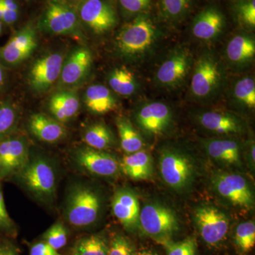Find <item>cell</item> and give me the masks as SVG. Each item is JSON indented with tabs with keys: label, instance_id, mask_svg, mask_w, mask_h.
Instances as JSON below:
<instances>
[{
	"label": "cell",
	"instance_id": "6da1fadb",
	"mask_svg": "<svg viewBox=\"0 0 255 255\" xmlns=\"http://www.w3.org/2000/svg\"><path fill=\"white\" fill-rule=\"evenodd\" d=\"M159 31L150 15L142 12L127 23L116 37V48L128 59H139L155 44Z\"/></svg>",
	"mask_w": 255,
	"mask_h": 255
},
{
	"label": "cell",
	"instance_id": "7a4b0ae2",
	"mask_svg": "<svg viewBox=\"0 0 255 255\" xmlns=\"http://www.w3.org/2000/svg\"><path fill=\"white\" fill-rule=\"evenodd\" d=\"M14 177L36 199L45 203L53 201L56 190V175L47 159L36 157L29 160Z\"/></svg>",
	"mask_w": 255,
	"mask_h": 255
},
{
	"label": "cell",
	"instance_id": "3957f363",
	"mask_svg": "<svg viewBox=\"0 0 255 255\" xmlns=\"http://www.w3.org/2000/svg\"><path fill=\"white\" fill-rule=\"evenodd\" d=\"M44 33L81 37V24L78 11L65 0H48L38 23Z\"/></svg>",
	"mask_w": 255,
	"mask_h": 255
},
{
	"label": "cell",
	"instance_id": "277c9868",
	"mask_svg": "<svg viewBox=\"0 0 255 255\" xmlns=\"http://www.w3.org/2000/svg\"><path fill=\"white\" fill-rule=\"evenodd\" d=\"M100 197L86 186H75L67 198L65 216L74 228H84L97 221L101 211Z\"/></svg>",
	"mask_w": 255,
	"mask_h": 255
},
{
	"label": "cell",
	"instance_id": "5b68a950",
	"mask_svg": "<svg viewBox=\"0 0 255 255\" xmlns=\"http://www.w3.org/2000/svg\"><path fill=\"white\" fill-rule=\"evenodd\" d=\"M223 73L219 60L214 55H201L194 69L191 81V92L199 100L214 97L222 87Z\"/></svg>",
	"mask_w": 255,
	"mask_h": 255
},
{
	"label": "cell",
	"instance_id": "8992f818",
	"mask_svg": "<svg viewBox=\"0 0 255 255\" xmlns=\"http://www.w3.org/2000/svg\"><path fill=\"white\" fill-rule=\"evenodd\" d=\"M139 224L146 235L161 244L169 241L179 227L173 211L159 204L144 206L140 212Z\"/></svg>",
	"mask_w": 255,
	"mask_h": 255
},
{
	"label": "cell",
	"instance_id": "52a82bcc",
	"mask_svg": "<svg viewBox=\"0 0 255 255\" xmlns=\"http://www.w3.org/2000/svg\"><path fill=\"white\" fill-rule=\"evenodd\" d=\"M79 18L96 34H103L115 27L117 12L108 0H82L78 9Z\"/></svg>",
	"mask_w": 255,
	"mask_h": 255
},
{
	"label": "cell",
	"instance_id": "ba28073f",
	"mask_svg": "<svg viewBox=\"0 0 255 255\" xmlns=\"http://www.w3.org/2000/svg\"><path fill=\"white\" fill-rule=\"evenodd\" d=\"M27 140L14 133L0 140V182L14 177L28 161Z\"/></svg>",
	"mask_w": 255,
	"mask_h": 255
},
{
	"label": "cell",
	"instance_id": "9c48e42d",
	"mask_svg": "<svg viewBox=\"0 0 255 255\" xmlns=\"http://www.w3.org/2000/svg\"><path fill=\"white\" fill-rule=\"evenodd\" d=\"M191 62L192 58L188 50H174L159 65L155 74L156 82L164 88L173 89L180 86L189 73Z\"/></svg>",
	"mask_w": 255,
	"mask_h": 255
},
{
	"label": "cell",
	"instance_id": "30bf717a",
	"mask_svg": "<svg viewBox=\"0 0 255 255\" xmlns=\"http://www.w3.org/2000/svg\"><path fill=\"white\" fill-rule=\"evenodd\" d=\"M36 47V29L31 23H28L0 48V62L11 66L18 65L27 59Z\"/></svg>",
	"mask_w": 255,
	"mask_h": 255
},
{
	"label": "cell",
	"instance_id": "8fae6325",
	"mask_svg": "<svg viewBox=\"0 0 255 255\" xmlns=\"http://www.w3.org/2000/svg\"><path fill=\"white\" fill-rule=\"evenodd\" d=\"M194 217L201 238L207 244L215 246L226 238L229 221L219 209L211 206H201L196 210Z\"/></svg>",
	"mask_w": 255,
	"mask_h": 255
},
{
	"label": "cell",
	"instance_id": "7c38bea8",
	"mask_svg": "<svg viewBox=\"0 0 255 255\" xmlns=\"http://www.w3.org/2000/svg\"><path fill=\"white\" fill-rule=\"evenodd\" d=\"M92 64V55L88 48L80 47L73 50L64 60L58 79L60 90H69L81 84L90 73Z\"/></svg>",
	"mask_w": 255,
	"mask_h": 255
},
{
	"label": "cell",
	"instance_id": "4fadbf2b",
	"mask_svg": "<svg viewBox=\"0 0 255 255\" xmlns=\"http://www.w3.org/2000/svg\"><path fill=\"white\" fill-rule=\"evenodd\" d=\"M159 169L164 182L173 189L185 187L193 175V166L185 155L166 150L160 156Z\"/></svg>",
	"mask_w": 255,
	"mask_h": 255
},
{
	"label": "cell",
	"instance_id": "5bb4252c",
	"mask_svg": "<svg viewBox=\"0 0 255 255\" xmlns=\"http://www.w3.org/2000/svg\"><path fill=\"white\" fill-rule=\"evenodd\" d=\"M64 60L63 55L53 53L36 60L28 74V81L33 90L38 93L48 91L59 79Z\"/></svg>",
	"mask_w": 255,
	"mask_h": 255
},
{
	"label": "cell",
	"instance_id": "9a60e30c",
	"mask_svg": "<svg viewBox=\"0 0 255 255\" xmlns=\"http://www.w3.org/2000/svg\"><path fill=\"white\" fill-rule=\"evenodd\" d=\"M135 118L137 126L146 133L160 135L172 123V112L164 102H148L138 109Z\"/></svg>",
	"mask_w": 255,
	"mask_h": 255
},
{
	"label": "cell",
	"instance_id": "2e32d148",
	"mask_svg": "<svg viewBox=\"0 0 255 255\" xmlns=\"http://www.w3.org/2000/svg\"><path fill=\"white\" fill-rule=\"evenodd\" d=\"M215 187L220 195L233 205L242 208H251L254 204V196L244 177L236 174H223L216 178Z\"/></svg>",
	"mask_w": 255,
	"mask_h": 255
},
{
	"label": "cell",
	"instance_id": "e0dca14e",
	"mask_svg": "<svg viewBox=\"0 0 255 255\" xmlns=\"http://www.w3.org/2000/svg\"><path fill=\"white\" fill-rule=\"evenodd\" d=\"M75 160L84 170L100 177H112L119 170V163L114 156L91 147L79 149Z\"/></svg>",
	"mask_w": 255,
	"mask_h": 255
},
{
	"label": "cell",
	"instance_id": "ac0fdd59",
	"mask_svg": "<svg viewBox=\"0 0 255 255\" xmlns=\"http://www.w3.org/2000/svg\"><path fill=\"white\" fill-rule=\"evenodd\" d=\"M114 216L128 231H133L138 226L140 204L137 196L128 189L117 191L112 201Z\"/></svg>",
	"mask_w": 255,
	"mask_h": 255
},
{
	"label": "cell",
	"instance_id": "d6986e66",
	"mask_svg": "<svg viewBox=\"0 0 255 255\" xmlns=\"http://www.w3.org/2000/svg\"><path fill=\"white\" fill-rule=\"evenodd\" d=\"M226 26L223 13L215 7H208L196 16L193 21V35L201 41H212L221 34Z\"/></svg>",
	"mask_w": 255,
	"mask_h": 255
},
{
	"label": "cell",
	"instance_id": "ffe728a7",
	"mask_svg": "<svg viewBox=\"0 0 255 255\" xmlns=\"http://www.w3.org/2000/svg\"><path fill=\"white\" fill-rule=\"evenodd\" d=\"M28 128L31 133L41 141L55 143L66 136L67 130L56 119L44 114H33L28 120Z\"/></svg>",
	"mask_w": 255,
	"mask_h": 255
},
{
	"label": "cell",
	"instance_id": "44dd1931",
	"mask_svg": "<svg viewBox=\"0 0 255 255\" xmlns=\"http://www.w3.org/2000/svg\"><path fill=\"white\" fill-rule=\"evenodd\" d=\"M48 107L54 119L65 123L74 118L80 109V100L75 92L60 90L51 96Z\"/></svg>",
	"mask_w": 255,
	"mask_h": 255
},
{
	"label": "cell",
	"instance_id": "7402d4cb",
	"mask_svg": "<svg viewBox=\"0 0 255 255\" xmlns=\"http://www.w3.org/2000/svg\"><path fill=\"white\" fill-rule=\"evenodd\" d=\"M199 122L206 130L219 134L237 133L241 131V122L236 117L224 112L209 111L199 115Z\"/></svg>",
	"mask_w": 255,
	"mask_h": 255
},
{
	"label": "cell",
	"instance_id": "603a6c76",
	"mask_svg": "<svg viewBox=\"0 0 255 255\" xmlns=\"http://www.w3.org/2000/svg\"><path fill=\"white\" fill-rule=\"evenodd\" d=\"M120 167L127 177L134 180L148 179L153 171L152 157L142 150L124 156Z\"/></svg>",
	"mask_w": 255,
	"mask_h": 255
},
{
	"label": "cell",
	"instance_id": "cb8c5ba5",
	"mask_svg": "<svg viewBox=\"0 0 255 255\" xmlns=\"http://www.w3.org/2000/svg\"><path fill=\"white\" fill-rule=\"evenodd\" d=\"M87 110L95 114H105L117 107V100L110 89L102 85L89 87L84 96Z\"/></svg>",
	"mask_w": 255,
	"mask_h": 255
},
{
	"label": "cell",
	"instance_id": "d4e9b609",
	"mask_svg": "<svg viewBox=\"0 0 255 255\" xmlns=\"http://www.w3.org/2000/svg\"><path fill=\"white\" fill-rule=\"evenodd\" d=\"M226 53L228 61L236 66L251 63L255 55L254 38L246 34L236 35L228 42Z\"/></svg>",
	"mask_w": 255,
	"mask_h": 255
},
{
	"label": "cell",
	"instance_id": "484cf974",
	"mask_svg": "<svg viewBox=\"0 0 255 255\" xmlns=\"http://www.w3.org/2000/svg\"><path fill=\"white\" fill-rule=\"evenodd\" d=\"M206 150L212 158L228 164H239L240 146L231 139H213L205 142Z\"/></svg>",
	"mask_w": 255,
	"mask_h": 255
},
{
	"label": "cell",
	"instance_id": "4316f807",
	"mask_svg": "<svg viewBox=\"0 0 255 255\" xmlns=\"http://www.w3.org/2000/svg\"><path fill=\"white\" fill-rule=\"evenodd\" d=\"M117 127L120 137L121 146L127 154L141 150L143 140L131 122L125 117L117 119Z\"/></svg>",
	"mask_w": 255,
	"mask_h": 255
},
{
	"label": "cell",
	"instance_id": "83f0119b",
	"mask_svg": "<svg viewBox=\"0 0 255 255\" xmlns=\"http://www.w3.org/2000/svg\"><path fill=\"white\" fill-rule=\"evenodd\" d=\"M108 82L113 91L119 95H133L137 88L135 75L124 67L114 69L109 75Z\"/></svg>",
	"mask_w": 255,
	"mask_h": 255
},
{
	"label": "cell",
	"instance_id": "f1b7e54d",
	"mask_svg": "<svg viewBox=\"0 0 255 255\" xmlns=\"http://www.w3.org/2000/svg\"><path fill=\"white\" fill-rule=\"evenodd\" d=\"M84 141L89 147L97 150H104L113 144L112 132L105 124H92L84 134Z\"/></svg>",
	"mask_w": 255,
	"mask_h": 255
},
{
	"label": "cell",
	"instance_id": "f546056e",
	"mask_svg": "<svg viewBox=\"0 0 255 255\" xmlns=\"http://www.w3.org/2000/svg\"><path fill=\"white\" fill-rule=\"evenodd\" d=\"M108 247L102 236L92 235L79 240L73 247L72 255H107Z\"/></svg>",
	"mask_w": 255,
	"mask_h": 255
},
{
	"label": "cell",
	"instance_id": "4dcf8cb0",
	"mask_svg": "<svg viewBox=\"0 0 255 255\" xmlns=\"http://www.w3.org/2000/svg\"><path fill=\"white\" fill-rule=\"evenodd\" d=\"M233 98L238 103L248 109L255 107V82L254 78L245 77L238 80L233 90Z\"/></svg>",
	"mask_w": 255,
	"mask_h": 255
},
{
	"label": "cell",
	"instance_id": "1f68e13d",
	"mask_svg": "<svg viewBox=\"0 0 255 255\" xmlns=\"http://www.w3.org/2000/svg\"><path fill=\"white\" fill-rule=\"evenodd\" d=\"M18 119L17 110L12 104L0 102V140L14 133Z\"/></svg>",
	"mask_w": 255,
	"mask_h": 255
},
{
	"label": "cell",
	"instance_id": "d6a6232c",
	"mask_svg": "<svg viewBox=\"0 0 255 255\" xmlns=\"http://www.w3.org/2000/svg\"><path fill=\"white\" fill-rule=\"evenodd\" d=\"M191 0H159L161 11L164 18L179 21L190 9Z\"/></svg>",
	"mask_w": 255,
	"mask_h": 255
},
{
	"label": "cell",
	"instance_id": "836d02e7",
	"mask_svg": "<svg viewBox=\"0 0 255 255\" xmlns=\"http://www.w3.org/2000/svg\"><path fill=\"white\" fill-rule=\"evenodd\" d=\"M238 21L247 28L255 26V0H237L233 4Z\"/></svg>",
	"mask_w": 255,
	"mask_h": 255
},
{
	"label": "cell",
	"instance_id": "e575fe53",
	"mask_svg": "<svg viewBox=\"0 0 255 255\" xmlns=\"http://www.w3.org/2000/svg\"><path fill=\"white\" fill-rule=\"evenodd\" d=\"M236 246L243 253L251 251L255 245V225L253 221L241 223L235 236Z\"/></svg>",
	"mask_w": 255,
	"mask_h": 255
},
{
	"label": "cell",
	"instance_id": "d590c367",
	"mask_svg": "<svg viewBox=\"0 0 255 255\" xmlns=\"http://www.w3.org/2000/svg\"><path fill=\"white\" fill-rule=\"evenodd\" d=\"M43 241L46 242L56 251L66 246L68 231L63 223H55L43 235Z\"/></svg>",
	"mask_w": 255,
	"mask_h": 255
},
{
	"label": "cell",
	"instance_id": "8d00e7d4",
	"mask_svg": "<svg viewBox=\"0 0 255 255\" xmlns=\"http://www.w3.org/2000/svg\"><path fill=\"white\" fill-rule=\"evenodd\" d=\"M16 226L5 206L4 196L0 182V236L12 238L16 235Z\"/></svg>",
	"mask_w": 255,
	"mask_h": 255
},
{
	"label": "cell",
	"instance_id": "74e56055",
	"mask_svg": "<svg viewBox=\"0 0 255 255\" xmlns=\"http://www.w3.org/2000/svg\"><path fill=\"white\" fill-rule=\"evenodd\" d=\"M167 249V255H195L196 242L193 238H188L179 243L170 241L162 243Z\"/></svg>",
	"mask_w": 255,
	"mask_h": 255
},
{
	"label": "cell",
	"instance_id": "f35d334b",
	"mask_svg": "<svg viewBox=\"0 0 255 255\" xmlns=\"http://www.w3.org/2000/svg\"><path fill=\"white\" fill-rule=\"evenodd\" d=\"M132 243L123 236H117L108 247L107 255H135Z\"/></svg>",
	"mask_w": 255,
	"mask_h": 255
},
{
	"label": "cell",
	"instance_id": "ab89813d",
	"mask_svg": "<svg viewBox=\"0 0 255 255\" xmlns=\"http://www.w3.org/2000/svg\"><path fill=\"white\" fill-rule=\"evenodd\" d=\"M151 0H119L121 6L129 14H141L147 9Z\"/></svg>",
	"mask_w": 255,
	"mask_h": 255
},
{
	"label": "cell",
	"instance_id": "60d3db41",
	"mask_svg": "<svg viewBox=\"0 0 255 255\" xmlns=\"http://www.w3.org/2000/svg\"><path fill=\"white\" fill-rule=\"evenodd\" d=\"M30 255H63L45 241L38 242L31 247Z\"/></svg>",
	"mask_w": 255,
	"mask_h": 255
},
{
	"label": "cell",
	"instance_id": "b9f144b4",
	"mask_svg": "<svg viewBox=\"0 0 255 255\" xmlns=\"http://www.w3.org/2000/svg\"><path fill=\"white\" fill-rule=\"evenodd\" d=\"M0 255H18L17 248L9 238L0 236Z\"/></svg>",
	"mask_w": 255,
	"mask_h": 255
},
{
	"label": "cell",
	"instance_id": "7bdbcfd3",
	"mask_svg": "<svg viewBox=\"0 0 255 255\" xmlns=\"http://www.w3.org/2000/svg\"><path fill=\"white\" fill-rule=\"evenodd\" d=\"M18 17V11L5 9L0 4V21L6 24L11 25L16 22Z\"/></svg>",
	"mask_w": 255,
	"mask_h": 255
},
{
	"label": "cell",
	"instance_id": "ee69618b",
	"mask_svg": "<svg viewBox=\"0 0 255 255\" xmlns=\"http://www.w3.org/2000/svg\"><path fill=\"white\" fill-rule=\"evenodd\" d=\"M0 4L5 9L18 12V6L15 0H0Z\"/></svg>",
	"mask_w": 255,
	"mask_h": 255
},
{
	"label": "cell",
	"instance_id": "f6af8a7d",
	"mask_svg": "<svg viewBox=\"0 0 255 255\" xmlns=\"http://www.w3.org/2000/svg\"><path fill=\"white\" fill-rule=\"evenodd\" d=\"M6 82V72L4 65L0 62V92L3 90Z\"/></svg>",
	"mask_w": 255,
	"mask_h": 255
},
{
	"label": "cell",
	"instance_id": "bcb514c9",
	"mask_svg": "<svg viewBox=\"0 0 255 255\" xmlns=\"http://www.w3.org/2000/svg\"><path fill=\"white\" fill-rule=\"evenodd\" d=\"M135 255H156L155 253H152V251H142L141 252H139V253H136Z\"/></svg>",
	"mask_w": 255,
	"mask_h": 255
},
{
	"label": "cell",
	"instance_id": "7dc6e473",
	"mask_svg": "<svg viewBox=\"0 0 255 255\" xmlns=\"http://www.w3.org/2000/svg\"><path fill=\"white\" fill-rule=\"evenodd\" d=\"M255 145H253L251 147V158L253 160V162H255Z\"/></svg>",
	"mask_w": 255,
	"mask_h": 255
},
{
	"label": "cell",
	"instance_id": "c3c4849f",
	"mask_svg": "<svg viewBox=\"0 0 255 255\" xmlns=\"http://www.w3.org/2000/svg\"><path fill=\"white\" fill-rule=\"evenodd\" d=\"M1 30H2V23H1V21H0V33H1Z\"/></svg>",
	"mask_w": 255,
	"mask_h": 255
}]
</instances>
